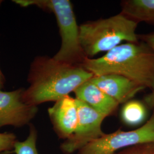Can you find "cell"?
Listing matches in <instances>:
<instances>
[{"label":"cell","mask_w":154,"mask_h":154,"mask_svg":"<svg viewBox=\"0 0 154 154\" xmlns=\"http://www.w3.org/2000/svg\"><path fill=\"white\" fill-rule=\"evenodd\" d=\"M94 75L81 65L57 61L53 57L37 56L32 62L24 88L23 102L38 106L47 102H56L69 95Z\"/></svg>","instance_id":"cell-1"},{"label":"cell","mask_w":154,"mask_h":154,"mask_svg":"<svg viewBox=\"0 0 154 154\" xmlns=\"http://www.w3.org/2000/svg\"><path fill=\"white\" fill-rule=\"evenodd\" d=\"M81 66L94 76L116 74L154 88V53L141 41L119 45L98 58L87 57Z\"/></svg>","instance_id":"cell-2"},{"label":"cell","mask_w":154,"mask_h":154,"mask_svg":"<svg viewBox=\"0 0 154 154\" xmlns=\"http://www.w3.org/2000/svg\"><path fill=\"white\" fill-rule=\"evenodd\" d=\"M138 22L121 13L108 18L83 23L79 25V37L83 50L88 58L99 53L109 51L122 41L137 42L135 33Z\"/></svg>","instance_id":"cell-3"},{"label":"cell","mask_w":154,"mask_h":154,"mask_svg":"<svg viewBox=\"0 0 154 154\" xmlns=\"http://www.w3.org/2000/svg\"><path fill=\"white\" fill-rule=\"evenodd\" d=\"M21 7L35 6L55 15L61 38V46L53 58L70 65H82L87 58L79 37L78 25L72 2L69 0H14Z\"/></svg>","instance_id":"cell-4"},{"label":"cell","mask_w":154,"mask_h":154,"mask_svg":"<svg viewBox=\"0 0 154 154\" xmlns=\"http://www.w3.org/2000/svg\"><path fill=\"white\" fill-rule=\"evenodd\" d=\"M154 142V110L142 126L132 131L116 132L98 138L78 151V154H114L122 149L144 143Z\"/></svg>","instance_id":"cell-5"},{"label":"cell","mask_w":154,"mask_h":154,"mask_svg":"<svg viewBox=\"0 0 154 154\" xmlns=\"http://www.w3.org/2000/svg\"><path fill=\"white\" fill-rule=\"evenodd\" d=\"M78 120L73 135L61 143L60 149L64 154H72L79 151L105 134L102 124L106 117L90 106L76 99Z\"/></svg>","instance_id":"cell-6"},{"label":"cell","mask_w":154,"mask_h":154,"mask_svg":"<svg viewBox=\"0 0 154 154\" xmlns=\"http://www.w3.org/2000/svg\"><path fill=\"white\" fill-rule=\"evenodd\" d=\"M23 91L24 88L11 91L0 90V128L7 126L22 127L30 125L38 113V106L23 102Z\"/></svg>","instance_id":"cell-7"},{"label":"cell","mask_w":154,"mask_h":154,"mask_svg":"<svg viewBox=\"0 0 154 154\" xmlns=\"http://www.w3.org/2000/svg\"><path fill=\"white\" fill-rule=\"evenodd\" d=\"M48 111L57 136L64 140L72 137L77 128L78 120L75 98L69 95L65 96L55 102Z\"/></svg>","instance_id":"cell-8"},{"label":"cell","mask_w":154,"mask_h":154,"mask_svg":"<svg viewBox=\"0 0 154 154\" xmlns=\"http://www.w3.org/2000/svg\"><path fill=\"white\" fill-rule=\"evenodd\" d=\"M90 81L119 104L126 103L145 88L131 79L116 74L94 76Z\"/></svg>","instance_id":"cell-9"},{"label":"cell","mask_w":154,"mask_h":154,"mask_svg":"<svg viewBox=\"0 0 154 154\" xmlns=\"http://www.w3.org/2000/svg\"><path fill=\"white\" fill-rule=\"evenodd\" d=\"M74 93L76 99L82 101L106 117L112 115L119 105L90 79L83 83Z\"/></svg>","instance_id":"cell-10"},{"label":"cell","mask_w":154,"mask_h":154,"mask_svg":"<svg viewBox=\"0 0 154 154\" xmlns=\"http://www.w3.org/2000/svg\"><path fill=\"white\" fill-rule=\"evenodd\" d=\"M121 6L122 13L133 21L154 23V0H126Z\"/></svg>","instance_id":"cell-11"},{"label":"cell","mask_w":154,"mask_h":154,"mask_svg":"<svg viewBox=\"0 0 154 154\" xmlns=\"http://www.w3.org/2000/svg\"><path fill=\"white\" fill-rule=\"evenodd\" d=\"M147 106L139 100H130L124 105L122 110L123 121L127 125L137 126L141 124L147 116Z\"/></svg>","instance_id":"cell-12"},{"label":"cell","mask_w":154,"mask_h":154,"mask_svg":"<svg viewBox=\"0 0 154 154\" xmlns=\"http://www.w3.org/2000/svg\"><path fill=\"white\" fill-rule=\"evenodd\" d=\"M38 131L33 124L29 125L27 138L22 141H17L12 152L15 154H39L37 148Z\"/></svg>","instance_id":"cell-13"},{"label":"cell","mask_w":154,"mask_h":154,"mask_svg":"<svg viewBox=\"0 0 154 154\" xmlns=\"http://www.w3.org/2000/svg\"><path fill=\"white\" fill-rule=\"evenodd\" d=\"M114 154H154V142L138 144L122 149Z\"/></svg>","instance_id":"cell-14"},{"label":"cell","mask_w":154,"mask_h":154,"mask_svg":"<svg viewBox=\"0 0 154 154\" xmlns=\"http://www.w3.org/2000/svg\"><path fill=\"white\" fill-rule=\"evenodd\" d=\"M17 141L16 135L13 133H0V154L12 152Z\"/></svg>","instance_id":"cell-15"},{"label":"cell","mask_w":154,"mask_h":154,"mask_svg":"<svg viewBox=\"0 0 154 154\" xmlns=\"http://www.w3.org/2000/svg\"><path fill=\"white\" fill-rule=\"evenodd\" d=\"M139 40H140L149 46L154 54V32L146 34L138 35Z\"/></svg>","instance_id":"cell-16"},{"label":"cell","mask_w":154,"mask_h":154,"mask_svg":"<svg viewBox=\"0 0 154 154\" xmlns=\"http://www.w3.org/2000/svg\"><path fill=\"white\" fill-rule=\"evenodd\" d=\"M144 103L147 107L154 110V88L152 90L151 93L144 98Z\"/></svg>","instance_id":"cell-17"},{"label":"cell","mask_w":154,"mask_h":154,"mask_svg":"<svg viewBox=\"0 0 154 154\" xmlns=\"http://www.w3.org/2000/svg\"><path fill=\"white\" fill-rule=\"evenodd\" d=\"M5 82V78L0 69V90H2V89L4 88Z\"/></svg>","instance_id":"cell-18"},{"label":"cell","mask_w":154,"mask_h":154,"mask_svg":"<svg viewBox=\"0 0 154 154\" xmlns=\"http://www.w3.org/2000/svg\"><path fill=\"white\" fill-rule=\"evenodd\" d=\"M1 2H2V1H0V5H1Z\"/></svg>","instance_id":"cell-19"}]
</instances>
